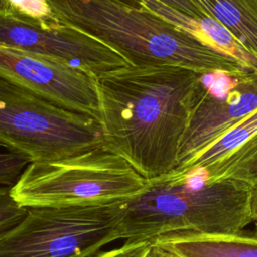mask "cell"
<instances>
[{"instance_id": "6da1fadb", "label": "cell", "mask_w": 257, "mask_h": 257, "mask_svg": "<svg viewBox=\"0 0 257 257\" xmlns=\"http://www.w3.org/2000/svg\"><path fill=\"white\" fill-rule=\"evenodd\" d=\"M102 145L144 179L170 173L202 86V73L128 64L95 76Z\"/></svg>"}, {"instance_id": "7a4b0ae2", "label": "cell", "mask_w": 257, "mask_h": 257, "mask_svg": "<svg viewBox=\"0 0 257 257\" xmlns=\"http://www.w3.org/2000/svg\"><path fill=\"white\" fill-rule=\"evenodd\" d=\"M250 184L223 179L177 178L171 173L146 180L124 201L116 227L123 244L162 239L236 234L250 224Z\"/></svg>"}, {"instance_id": "3957f363", "label": "cell", "mask_w": 257, "mask_h": 257, "mask_svg": "<svg viewBox=\"0 0 257 257\" xmlns=\"http://www.w3.org/2000/svg\"><path fill=\"white\" fill-rule=\"evenodd\" d=\"M58 19L121 52L132 64H162L201 73L236 72L242 65L128 0H48Z\"/></svg>"}, {"instance_id": "277c9868", "label": "cell", "mask_w": 257, "mask_h": 257, "mask_svg": "<svg viewBox=\"0 0 257 257\" xmlns=\"http://www.w3.org/2000/svg\"><path fill=\"white\" fill-rule=\"evenodd\" d=\"M145 183L124 159L99 145L69 157L30 162L10 192L26 208L79 206L126 200Z\"/></svg>"}, {"instance_id": "5b68a950", "label": "cell", "mask_w": 257, "mask_h": 257, "mask_svg": "<svg viewBox=\"0 0 257 257\" xmlns=\"http://www.w3.org/2000/svg\"><path fill=\"white\" fill-rule=\"evenodd\" d=\"M102 145L92 116L64 108L0 76V147L30 162L69 157Z\"/></svg>"}, {"instance_id": "8992f818", "label": "cell", "mask_w": 257, "mask_h": 257, "mask_svg": "<svg viewBox=\"0 0 257 257\" xmlns=\"http://www.w3.org/2000/svg\"><path fill=\"white\" fill-rule=\"evenodd\" d=\"M124 201L27 207L26 215L0 235V257H92L118 241Z\"/></svg>"}, {"instance_id": "52a82bcc", "label": "cell", "mask_w": 257, "mask_h": 257, "mask_svg": "<svg viewBox=\"0 0 257 257\" xmlns=\"http://www.w3.org/2000/svg\"><path fill=\"white\" fill-rule=\"evenodd\" d=\"M0 43L63 61L94 76L132 64L117 49L68 23L43 26L0 7Z\"/></svg>"}, {"instance_id": "ba28073f", "label": "cell", "mask_w": 257, "mask_h": 257, "mask_svg": "<svg viewBox=\"0 0 257 257\" xmlns=\"http://www.w3.org/2000/svg\"><path fill=\"white\" fill-rule=\"evenodd\" d=\"M256 109L257 70L202 73V86L180 146L177 166Z\"/></svg>"}, {"instance_id": "9c48e42d", "label": "cell", "mask_w": 257, "mask_h": 257, "mask_svg": "<svg viewBox=\"0 0 257 257\" xmlns=\"http://www.w3.org/2000/svg\"><path fill=\"white\" fill-rule=\"evenodd\" d=\"M0 76L64 108L99 117L95 76L63 61L0 43Z\"/></svg>"}, {"instance_id": "30bf717a", "label": "cell", "mask_w": 257, "mask_h": 257, "mask_svg": "<svg viewBox=\"0 0 257 257\" xmlns=\"http://www.w3.org/2000/svg\"><path fill=\"white\" fill-rule=\"evenodd\" d=\"M139 5L186 31L203 45L257 70V55L246 49L217 19L211 16H191L160 0H140Z\"/></svg>"}, {"instance_id": "8fae6325", "label": "cell", "mask_w": 257, "mask_h": 257, "mask_svg": "<svg viewBox=\"0 0 257 257\" xmlns=\"http://www.w3.org/2000/svg\"><path fill=\"white\" fill-rule=\"evenodd\" d=\"M256 138L257 109L170 173L180 179L204 178L236 157Z\"/></svg>"}, {"instance_id": "7c38bea8", "label": "cell", "mask_w": 257, "mask_h": 257, "mask_svg": "<svg viewBox=\"0 0 257 257\" xmlns=\"http://www.w3.org/2000/svg\"><path fill=\"white\" fill-rule=\"evenodd\" d=\"M155 242L184 257H257V233L200 235L162 239ZM153 243V242H152Z\"/></svg>"}, {"instance_id": "4fadbf2b", "label": "cell", "mask_w": 257, "mask_h": 257, "mask_svg": "<svg viewBox=\"0 0 257 257\" xmlns=\"http://www.w3.org/2000/svg\"><path fill=\"white\" fill-rule=\"evenodd\" d=\"M221 22L249 51L257 55V0H192Z\"/></svg>"}, {"instance_id": "5bb4252c", "label": "cell", "mask_w": 257, "mask_h": 257, "mask_svg": "<svg viewBox=\"0 0 257 257\" xmlns=\"http://www.w3.org/2000/svg\"><path fill=\"white\" fill-rule=\"evenodd\" d=\"M223 179H233L250 185L257 181V138L228 163L202 178L209 182Z\"/></svg>"}, {"instance_id": "9a60e30c", "label": "cell", "mask_w": 257, "mask_h": 257, "mask_svg": "<svg viewBox=\"0 0 257 257\" xmlns=\"http://www.w3.org/2000/svg\"><path fill=\"white\" fill-rule=\"evenodd\" d=\"M0 7H6L30 17L43 26L60 23L48 0H0Z\"/></svg>"}, {"instance_id": "2e32d148", "label": "cell", "mask_w": 257, "mask_h": 257, "mask_svg": "<svg viewBox=\"0 0 257 257\" xmlns=\"http://www.w3.org/2000/svg\"><path fill=\"white\" fill-rule=\"evenodd\" d=\"M29 163L27 157L16 151H0V186L12 187Z\"/></svg>"}, {"instance_id": "e0dca14e", "label": "cell", "mask_w": 257, "mask_h": 257, "mask_svg": "<svg viewBox=\"0 0 257 257\" xmlns=\"http://www.w3.org/2000/svg\"><path fill=\"white\" fill-rule=\"evenodd\" d=\"M11 187L0 186V235L15 226L27 212L12 197Z\"/></svg>"}, {"instance_id": "ac0fdd59", "label": "cell", "mask_w": 257, "mask_h": 257, "mask_svg": "<svg viewBox=\"0 0 257 257\" xmlns=\"http://www.w3.org/2000/svg\"><path fill=\"white\" fill-rule=\"evenodd\" d=\"M150 243H140V244H122L118 248H113L111 250L98 252L92 257H144L146 254Z\"/></svg>"}, {"instance_id": "d6986e66", "label": "cell", "mask_w": 257, "mask_h": 257, "mask_svg": "<svg viewBox=\"0 0 257 257\" xmlns=\"http://www.w3.org/2000/svg\"><path fill=\"white\" fill-rule=\"evenodd\" d=\"M131 2L138 4L140 0H130ZM170 7L177 9L183 13L191 16H205L202 10L192 0H160Z\"/></svg>"}, {"instance_id": "ffe728a7", "label": "cell", "mask_w": 257, "mask_h": 257, "mask_svg": "<svg viewBox=\"0 0 257 257\" xmlns=\"http://www.w3.org/2000/svg\"><path fill=\"white\" fill-rule=\"evenodd\" d=\"M144 257H184L174 251L172 248L168 247L159 242L150 243L149 248L144 255Z\"/></svg>"}, {"instance_id": "44dd1931", "label": "cell", "mask_w": 257, "mask_h": 257, "mask_svg": "<svg viewBox=\"0 0 257 257\" xmlns=\"http://www.w3.org/2000/svg\"><path fill=\"white\" fill-rule=\"evenodd\" d=\"M249 206L251 217L253 221L257 220V181L253 183L250 187V195H249Z\"/></svg>"}, {"instance_id": "7402d4cb", "label": "cell", "mask_w": 257, "mask_h": 257, "mask_svg": "<svg viewBox=\"0 0 257 257\" xmlns=\"http://www.w3.org/2000/svg\"><path fill=\"white\" fill-rule=\"evenodd\" d=\"M255 222H256V229H257V220H255Z\"/></svg>"}]
</instances>
